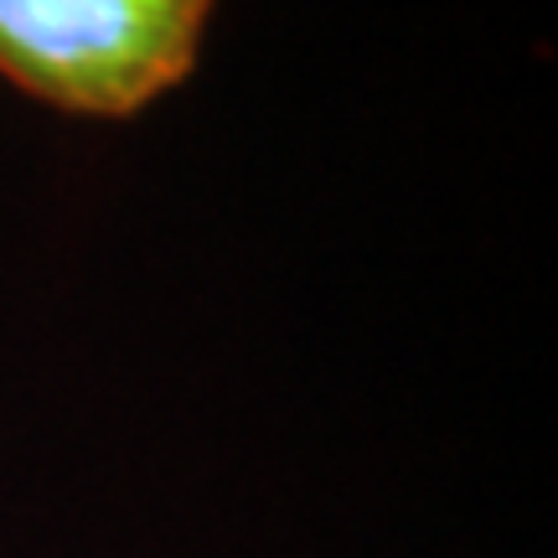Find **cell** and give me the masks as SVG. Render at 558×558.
Here are the masks:
<instances>
[{
	"label": "cell",
	"mask_w": 558,
	"mask_h": 558,
	"mask_svg": "<svg viewBox=\"0 0 558 558\" xmlns=\"http://www.w3.org/2000/svg\"><path fill=\"white\" fill-rule=\"evenodd\" d=\"M213 0H0V73L68 114H135L197 62Z\"/></svg>",
	"instance_id": "6da1fadb"
}]
</instances>
